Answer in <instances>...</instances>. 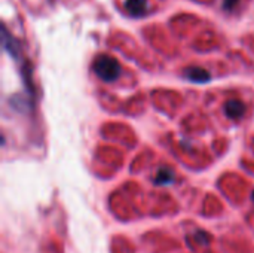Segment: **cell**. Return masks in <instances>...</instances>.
Wrapping results in <instances>:
<instances>
[{"label":"cell","mask_w":254,"mask_h":253,"mask_svg":"<svg viewBox=\"0 0 254 253\" xmlns=\"http://www.w3.org/2000/svg\"><path fill=\"white\" fill-rule=\"evenodd\" d=\"M94 72L100 79L106 82H113L121 75V66L113 57L100 55L94 63Z\"/></svg>","instance_id":"1"},{"label":"cell","mask_w":254,"mask_h":253,"mask_svg":"<svg viewBox=\"0 0 254 253\" xmlns=\"http://www.w3.org/2000/svg\"><path fill=\"white\" fill-rule=\"evenodd\" d=\"M244 112H246V106L240 100H229L225 104V113L231 119H240L244 115Z\"/></svg>","instance_id":"2"},{"label":"cell","mask_w":254,"mask_h":253,"mask_svg":"<svg viewBox=\"0 0 254 253\" xmlns=\"http://www.w3.org/2000/svg\"><path fill=\"white\" fill-rule=\"evenodd\" d=\"M185 76L192 81V82H198V84H202V82H208L210 81V73L201 67H190V69H186L185 70Z\"/></svg>","instance_id":"3"},{"label":"cell","mask_w":254,"mask_h":253,"mask_svg":"<svg viewBox=\"0 0 254 253\" xmlns=\"http://www.w3.org/2000/svg\"><path fill=\"white\" fill-rule=\"evenodd\" d=\"M125 7L132 16H141L147 12V0H125Z\"/></svg>","instance_id":"4"},{"label":"cell","mask_w":254,"mask_h":253,"mask_svg":"<svg viewBox=\"0 0 254 253\" xmlns=\"http://www.w3.org/2000/svg\"><path fill=\"white\" fill-rule=\"evenodd\" d=\"M174 182V171L171 169H161L156 176H155V183L156 185H170Z\"/></svg>","instance_id":"5"},{"label":"cell","mask_w":254,"mask_h":253,"mask_svg":"<svg viewBox=\"0 0 254 253\" xmlns=\"http://www.w3.org/2000/svg\"><path fill=\"white\" fill-rule=\"evenodd\" d=\"M237 3H238V0H223V9L231 10Z\"/></svg>","instance_id":"6"},{"label":"cell","mask_w":254,"mask_h":253,"mask_svg":"<svg viewBox=\"0 0 254 253\" xmlns=\"http://www.w3.org/2000/svg\"><path fill=\"white\" fill-rule=\"evenodd\" d=\"M253 201H254V192H253Z\"/></svg>","instance_id":"7"}]
</instances>
